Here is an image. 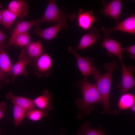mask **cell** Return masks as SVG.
I'll return each mask as SVG.
<instances>
[{
  "label": "cell",
  "instance_id": "1",
  "mask_svg": "<svg viewBox=\"0 0 135 135\" xmlns=\"http://www.w3.org/2000/svg\"><path fill=\"white\" fill-rule=\"evenodd\" d=\"M82 94V98H79L75 101L79 110L77 118H82L85 114L88 115L94 110L93 104L100 103L102 104L101 94L95 84L88 82L86 78L80 82L78 84Z\"/></svg>",
  "mask_w": 135,
  "mask_h": 135
},
{
  "label": "cell",
  "instance_id": "17",
  "mask_svg": "<svg viewBox=\"0 0 135 135\" xmlns=\"http://www.w3.org/2000/svg\"><path fill=\"white\" fill-rule=\"evenodd\" d=\"M100 38L97 28H93L89 33L84 34L82 38L75 50L84 49L98 42L97 40Z\"/></svg>",
  "mask_w": 135,
  "mask_h": 135
},
{
  "label": "cell",
  "instance_id": "25",
  "mask_svg": "<svg viewBox=\"0 0 135 135\" xmlns=\"http://www.w3.org/2000/svg\"><path fill=\"white\" fill-rule=\"evenodd\" d=\"M31 42L30 36L28 32L17 36L12 43L11 46H16L24 48Z\"/></svg>",
  "mask_w": 135,
  "mask_h": 135
},
{
  "label": "cell",
  "instance_id": "6",
  "mask_svg": "<svg viewBox=\"0 0 135 135\" xmlns=\"http://www.w3.org/2000/svg\"><path fill=\"white\" fill-rule=\"evenodd\" d=\"M131 16L118 24L114 27L108 28L102 26L101 30L103 31L105 38H108L112 32L119 31L129 33L133 35L135 34V15Z\"/></svg>",
  "mask_w": 135,
  "mask_h": 135
},
{
  "label": "cell",
  "instance_id": "24",
  "mask_svg": "<svg viewBox=\"0 0 135 135\" xmlns=\"http://www.w3.org/2000/svg\"><path fill=\"white\" fill-rule=\"evenodd\" d=\"M48 116V112H45L37 109L27 111L25 116V118L30 120L36 122L40 120L43 117Z\"/></svg>",
  "mask_w": 135,
  "mask_h": 135
},
{
  "label": "cell",
  "instance_id": "5",
  "mask_svg": "<svg viewBox=\"0 0 135 135\" xmlns=\"http://www.w3.org/2000/svg\"><path fill=\"white\" fill-rule=\"evenodd\" d=\"M31 64L34 69V74L38 77H48L52 72V60L47 53L43 54L37 59L32 60Z\"/></svg>",
  "mask_w": 135,
  "mask_h": 135
},
{
  "label": "cell",
  "instance_id": "18",
  "mask_svg": "<svg viewBox=\"0 0 135 135\" xmlns=\"http://www.w3.org/2000/svg\"><path fill=\"white\" fill-rule=\"evenodd\" d=\"M6 98L7 99L10 100L14 104L22 107L26 111L36 109L33 99L23 96H15L11 91L7 94Z\"/></svg>",
  "mask_w": 135,
  "mask_h": 135
},
{
  "label": "cell",
  "instance_id": "32",
  "mask_svg": "<svg viewBox=\"0 0 135 135\" xmlns=\"http://www.w3.org/2000/svg\"><path fill=\"white\" fill-rule=\"evenodd\" d=\"M63 131L59 135H64V128H63Z\"/></svg>",
  "mask_w": 135,
  "mask_h": 135
},
{
  "label": "cell",
  "instance_id": "14",
  "mask_svg": "<svg viewBox=\"0 0 135 135\" xmlns=\"http://www.w3.org/2000/svg\"><path fill=\"white\" fill-rule=\"evenodd\" d=\"M97 20L92 10L84 12L80 8L78 12L77 22L79 26L85 30H89Z\"/></svg>",
  "mask_w": 135,
  "mask_h": 135
},
{
  "label": "cell",
  "instance_id": "4",
  "mask_svg": "<svg viewBox=\"0 0 135 135\" xmlns=\"http://www.w3.org/2000/svg\"><path fill=\"white\" fill-rule=\"evenodd\" d=\"M69 52L75 56L77 62L78 68L84 77L92 75L95 79L100 74L95 65L94 60L89 56L82 57L72 46L68 48Z\"/></svg>",
  "mask_w": 135,
  "mask_h": 135
},
{
  "label": "cell",
  "instance_id": "26",
  "mask_svg": "<svg viewBox=\"0 0 135 135\" xmlns=\"http://www.w3.org/2000/svg\"><path fill=\"white\" fill-rule=\"evenodd\" d=\"M123 51H126L129 53L131 58L135 60V45L134 44L130 46L125 47H122Z\"/></svg>",
  "mask_w": 135,
  "mask_h": 135
},
{
  "label": "cell",
  "instance_id": "22",
  "mask_svg": "<svg viewBox=\"0 0 135 135\" xmlns=\"http://www.w3.org/2000/svg\"><path fill=\"white\" fill-rule=\"evenodd\" d=\"M90 125V122L88 121L83 124L77 135H106L102 130L92 128Z\"/></svg>",
  "mask_w": 135,
  "mask_h": 135
},
{
  "label": "cell",
  "instance_id": "31",
  "mask_svg": "<svg viewBox=\"0 0 135 135\" xmlns=\"http://www.w3.org/2000/svg\"><path fill=\"white\" fill-rule=\"evenodd\" d=\"M135 104L133 105L130 108V109L132 111V112H135Z\"/></svg>",
  "mask_w": 135,
  "mask_h": 135
},
{
  "label": "cell",
  "instance_id": "15",
  "mask_svg": "<svg viewBox=\"0 0 135 135\" xmlns=\"http://www.w3.org/2000/svg\"><path fill=\"white\" fill-rule=\"evenodd\" d=\"M7 48L4 41L0 42V68L4 75L8 78L12 74V65L10 58L6 52Z\"/></svg>",
  "mask_w": 135,
  "mask_h": 135
},
{
  "label": "cell",
  "instance_id": "7",
  "mask_svg": "<svg viewBox=\"0 0 135 135\" xmlns=\"http://www.w3.org/2000/svg\"><path fill=\"white\" fill-rule=\"evenodd\" d=\"M122 68V76L118 87L122 94L126 93L135 86V81L133 75L134 67L132 65L126 67L123 61L120 62Z\"/></svg>",
  "mask_w": 135,
  "mask_h": 135
},
{
  "label": "cell",
  "instance_id": "13",
  "mask_svg": "<svg viewBox=\"0 0 135 135\" xmlns=\"http://www.w3.org/2000/svg\"><path fill=\"white\" fill-rule=\"evenodd\" d=\"M28 5L24 0H14L9 3L7 9L17 17L22 19L27 15Z\"/></svg>",
  "mask_w": 135,
  "mask_h": 135
},
{
  "label": "cell",
  "instance_id": "8",
  "mask_svg": "<svg viewBox=\"0 0 135 135\" xmlns=\"http://www.w3.org/2000/svg\"><path fill=\"white\" fill-rule=\"evenodd\" d=\"M31 60L26 54L23 50L20 54L18 62L13 66L12 68V76L11 80L13 82L18 76L22 75L28 76L29 74L28 71L26 67L31 64Z\"/></svg>",
  "mask_w": 135,
  "mask_h": 135
},
{
  "label": "cell",
  "instance_id": "2",
  "mask_svg": "<svg viewBox=\"0 0 135 135\" xmlns=\"http://www.w3.org/2000/svg\"><path fill=\"white\" fill-rule=\"evenodd\" d=\"M103 67L107 70L104 74H100L96 78L95 83L102 96L104 110L102 114L108 113L112 115L118 112L112 110L110 103V96L112 79L114 70L117 69L118 66L116 60L105 64Z\"/></svg>",
  "mask_w": 135,
  "mask_h": 135
},
{
  "label": "cell",
  "instance_id": "27",
  "mask_svg": "<svg viewBox=\"0 0 135 135\" xmlns=\"http://www.w3.org/2000/svg\"><path fill=\"white\" fill-rule=\"evenodd\" d=\"M10 83V78L4 75L0 68V88L2 87V84H8Z\"/></svg>",
  "mask_w": 135,
  "mask_h": 135
},
{
  "label": "cell",
  "instance_id": "16",
  "mask_svg": "<svg viewBox=\"0 0 135 135\" xmlns=\"http://www.w3.org/2000/svg\"><path fill=\"white\" fill-rule=\"evenodd\" d=\"M52 95L47 89L44 90L42 95L33 99L36 106L39 109L45 112L52 110Z\"/></svg>",
  "mask_w": 135,
  "mask_h": 135
},
{
  "label": "cell",
  "instance_id": "28",
  "mask_svg": "<svg viewBox=\"0 0 135 135\" xmlns=\"http://www.w3.org/2000/svg\"><path fill=\"white\" fill-rule=\"evenodd\" d=\"M7 108V105L4 102H0V119L4 116Z\"/></svg>",
  "mask_w": 135,
  "mask_h": 135
},
{
  "label": "cell",
  "instance_id": "29",
  "mask_svg": "<svg viewBox=\"0 0 135 135\" xmlns=\"http://www.w3.org/2000/svg\"><path fill=\"white\" fill-rule=\"evenodd\" d=\"M7 35L4 33L0 29V42L4 41L7 38Z\"/></svg>",
  "mask_w": 135,
  "mask_h": 135
},
{
  "label": "cell",
  "instance_id": "10",
  "mask_svg": "<svg viewBox=\"0 0 135 135\" xmlns=\"http://www.w3.org/2000/svg\"><path fill=\"white\" fill-rule=\"evenodd\" d=\"M40 24L38 19L30 21L22 20H18L16 22L11 36L6 44L7 48L11 46L12 43L17 36L28 32V30L34 26H38Z\"/></svg>",
  "mask_w": 135,
  "mask_h": 135
},
{
  "label": "cell",
  "instance_id": "19",
  "mask_svg": "<svg viewBox=\"0 0 135 135\" xmlns=\"http://www.w3.org/2000/svg\"><path fill=\"white\" fill-rule=\"evenodd\" d=\"M23 50L31 60L37 59L43 54L42 44L40 40L31 42Z\"/></svg>",
  "mask_w": 135,
  "mask_h": 135
},
{
  "label": "cell",
  "instance_id": "3",
  "mask_svg": "<svg viewBox=\"0 0 135 135\" xmlns=\"http://www.w3.org/2000/svg\"><path fill=\"white\" fill-rule=\"evenodd\" d=\"M75 17V15L72 13L68 14H64L58 8L55 0H50L43 15L38 20L40 24L43 22L58 24L66 22L68 19L72 20Z\"/></svg>",
  "mask_w": 135,
  "mask_h": 135
},
{
  "label": "cell",
  "instance_id": "30",
  "mask_svg": "<svg viewBox=\"0 0 135 135\" xmlns=\"http://www.w3.org/2000/svg\"><path fill=\"white\" fill-rule=\"evenodd\" d=\"M3 6L2 4L0 2V24L2 25V11L3 10Z\"/></svg>",
  "mask_w": 135,
  "mask_h": 135
},
{
  "label": "cell",
  "instance_id": "21",
  "mask_svg": "<svg viewBox=\"0 0 135 135\" xmlns=\"http://www.w3.org/2000/svg\"><path fill=\"white\" fill-rule=\"evenodd\" d=\"M2 23L8 31L11 28L17 16L7 9L2 11Z\"/></svg>",
  "mask_w": 135,
  "mask_h": 135
},
{
  "label": "cell",
  "instance_id": "9",
  "mask_svg": "<svg viewBox=\"0 0 135 135\" xmlns=\"http://www.w3.org/2000/svg\"><path fill=\"white\" fill-rule=\"evenodd\" d=\"M103 6L101 11L102 14L114 19L118 23L122 8V0H113L110 1L103 0Z\"/></svg>",
  "mask_w": 135,
  "mask_h": 135
},
{
  "label": "cell",
  "instance_id": "11",
  "mask_svg": "<svg viewBox=\"0 0 135 135\" xmlns=\"http://www.w3.org/2000/svg\"><path fill=\"white\" fill-rule=\"evenodd\" d=\"M68 27V25L66 22H63L44 29L36 26L34 31L41 38L50 40L56 37L61 29Z\"/></svg>",
  "mask_w": 135,
  "mask_h": 135
},
{
  "label": "cell",
  "instance_id": "33",
  "mask_svg": "<svg viewBox=\"0 0 135 135\" xmlns=\"http://www.w3.org/2000/svg\"><path fill=\"white\" fill-rule=\"evenodd\" d=\"M2 134V132L1 130L0 129V135H1Z\"/></svg>",
  "mask_w": 135,
  "mask_h": 135
},
{
  "label": "cell",
  "instance_id": "20",
  "mask_svg": "<svg viewBox=\"0 0 135 135\" xmlns=\"http://www.w3.org/2000/svg\"><path fill=\"white\" fill-rule=\"evenodd\" d=\"M135 96L130 93H125L122 94L120 98L118 106L120 110L130 108L135 104Z\"/></svg>",
  "mask_w": 135,
  "mask_h": 135
},
{
  "label": "cell",
  "instance_id": "12",
  "mask_svg": "<svg viewBox=\"0 0 135 135\" xmlns=\"http://www.w3.org/2000/svg\"><path fill=\"white\" fill-rule=\"evenodd\" d=\"M102 46L106 49L110 55H114L118 58L120 62L123 61L122 47L118 42L112 38H105Z\"/></svg>",
  "mask_w": 135,
  "mask_h": 135
},
{
  "label": "cell",
  "instance_id": "23",
  "mask_svg": "<svg viewBox=\"0 0 135 135\" xmlns=\"http://www.w3.org/2000/svg\"><path fill=\"white\" fill-rule=\"evenodd\" d=\"M13 109V116L14 122L15 126L20 125L25 118V114L27 111L22 107L14 104Z\"/></svg>",
  "mask_w": 135,
  "mask_h": 135
}]
</instances>
